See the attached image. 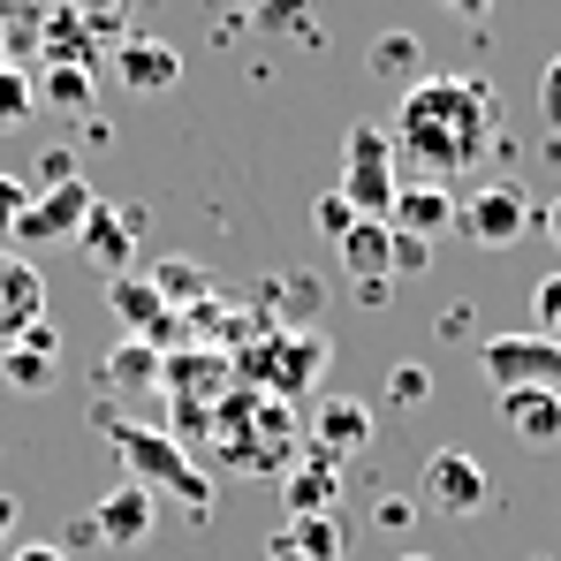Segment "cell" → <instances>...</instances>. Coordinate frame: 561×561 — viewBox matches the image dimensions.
Returning a JSON list of instances; mask_svg holds the SVG:
<instances>
[{
	"label": "cell",
	"instance_id": "1",
	"mask_svg": "<svg viewBox=\"0 0 561 561\" xmlns=\"http://www.w3.org/2000/svg\"><path fill=\"white\" fill-rule=\"evenodd\" d=\"M387 137H394V160H410L425 183H456L470 168H485V152L501 137V99H493L485 77L433 69V77H417L402 92Z\"/></svg>",
	"mask_w": 561,
	"mask_h": 561
},
{
	"label": "cell",
	"instance_id": "2",
	"mask_svg": "<svg viewBox=\"0 0 561 561\" xmlns=\"http://www.w3.org/2000/svg\"><path fill=\"white\" fill-rule=\"evenodd\" d=\"M99 433H106V448L122 456V470L160 501V493H175L190 516H213V485H205V470L190 463V448L175 433H160V425H137V417H99Z\"/></svg>",
	"mask_w": 561,
	"mask_h": 561
},
{
	"label": "cell",
	"instance_id": "3",
	"mask_svg": "<svg viewBox=\"0 0 561 561\" xmlns=\"http://www.w3.org/2000/svg\"><path fill=\"white\" fill-rule=\"evenodd\" d=\"M197 440H213L220 463H236V470H280L296 456V417H288V402H274V394L236 387V394L205 417Z\"/></svg>",
	"mask_w": 561,
	"mask_h": 561
},
{
	"label": "cell",
	"instance_id": "4",
	"mask_svg": "<svg viewBox=\"0 0 561 561\" xmlns=\"http://www.w3.org/2000/svg\"><path fill=\"white\" fill-rule=\"evenodd\" d=\"M160 387H168V402H175V425L197 440L205 417L236 394V365H228V350H175V357H160ZM183 433H175V440H183Z\"/></svg>",
	"mask_w": 561,
	"mask_h": 561
},
{
	"label": "cell",
	"instance_id": "5",
	"mask_svg": "<svg viewBox=\"0 0 561 561\" xmlns=\"http://www.w3.org/2000/svg\"><path fill=\"white\" fill-rule=\"evenodd\" d=\"M236 365V379H251L259 394H274V402H288V394H304L311 379L327 373V334H259L243 357H228Z\"/></svg>",
	"mask_w": 561,
	"mask_h": 561
},
{
	"label": "cell",
	"instance_id": "6",
	"mask_svg": "<svg viewBox=\"0 0 561 561\" xmlns=\"http://www.w3.org/2000/svg\"><path fill=\"white\" fill-rule=\"evenodd\" d=\"M394 190H402L394 183V137L379 122H350V137H342V197H350V213L387 220Z\"/></svg>",
	"mask_w": 561,
	"mask_h": 561
},
{
	"label": "cell",
	"instance_id": "7",
	"mask_svg": "<svg viewBox=\"0 0 561 561\" xmlns=\"http://www.w3.org/2000/svg\"><path fill=\"white\" fill-rule=\"evenodd\" d=\"M478 373H485V387L493 394H508V387H547V394H561V342H547V334H485L478 342Z\"/></svg>",
	"mask_w": 561,
	"mask_h": 561
},
{
	"label": "cell",
	"instance_id": "8",
	"mask_svg": "<svg viewBox=\"0 0 561 561\" xmlns=\"http://www.w3.org/2000/svg\"><path fill=\"white\" fill-rule=\"evenodd\" d=\"M92 205H99V190L84 183V175H69V183H54V190H31V205H23V220H15V236H8V251H31V243H77V228L92 220Z\"/></svg>",
	"mask_w": 561,
	"mask_h": 561
},
{
	"label": "cell",
	"instance_id": "9",
	"mask_svg": "<svg viewBox=\"0 0 561 561\" xmlns=\"http://www.w3.org/2000/svg\"><path fill=\"white\" fill-rule=\"evenodd\" d=\"M493 501V478L470 463L463 448H433L425 470H417V508H433V516H478Z\"/></svg>",
	"mask_w": 561,
	"mask_h": 561
},
{
	"label": "cell",
	"instance_id": "10",
	"mask_svg": "<svg viewBox=\"0 0 561 561\" xmlns=\"http://www.w3.org/2000/svg\"><path fill=\"white\" fill-rule=\"evenodd\" d=\"M539 213H531V197L516 183H493V190H470V205H456V228H463L478 251H508L524 228H531Z\"/></svg>",
	"mask_w": 561,
	"mask_h": 561
},
{
	"label": "cell",
	"instance_id": "11",
	"mask_svg": "<svg viewBox=\"0 0 561 561\" xmlns=\"http://www.w3.org/2000/svg\"><path fill=\"white\" fill-rule=\"evenodd\" d=\"M106 304H114V319H122V334H129V342L168 350V342L183 334V319L168 311V296H160L152 280H137V274H114V280H106Z\"/></svg>",
	"mask_w": 561,
	"mask_h": 561
},
{
	"label": "cell",
	"instance_id": "12",
	"mask_svg": "<svg viewBox=\"0 0 561 561\" xmlns=\"http://www.w3.org/2000/svg\"><path fill=\"white\" fill-rule=\"evenodd\" d=\"M38 319H46V274H38L23 251H8V243H0V350H8V342H23Z\"/></svg>",
	"mask_w": 561,
	"mask_h": 561
},
{
	"label": "cell",
	"instance_id": "13",
	"mask_svg": "<svg viewBox=\"0 0 561 561\" xmlns=\"http://www.w3.org/2000/svg\"><path fill=\"white\" fill-rule=\"evenodd\" d=\"M137 236H145V205H92V220L77 228L84 259H92L106 280L129 274V251H137Z\"/></svg>",
	"mask_w": 561,
	"mask_h": 561
},
{
	"label": "cell",
	"instance_id": "14",
	"mask_svg": "<svg viewBox=\"0 0 561 561\" xmlns=\"http://www.w3.org/2000/svg\"><path fill=\"white\" fill-rule=\"evenodd\" d=\"M334 251H342L350 280L365 288V304H387V288H394V228L387 220H350V236Z\"/></svg>",
	"mask_w": 561,
	"mask_h": 561
},
{
	"label": "cell",
	"instance_id": "15",
	"mask_svg": "<svg viewBox=\"0 0 561 561\" xmlns=\"http://www.w3.org/2000/svg\"><path fill=\"white\" fill-rule=\"evenodd\" d=\"M387 228L433 251L440 236H456V190H440V183H402V190H394V205H387Z\"/></svg>",
	"mask_w": 561,
	"mask_h": 561
},
{
	"label": "cell",
	"instance_id": "16",
	"mask_svg": "<svg viewBox=\"0 0 561 561\" xmlns=\"http://www.w3.org/2000/svg\"><path fill=\"white\" fill-rule=\"evenodd\" d=\"M0 379H8L15 394H54V379H61V327L38 319L23 342H8V350H0Z\"/></svg>",
	"mask_w": 561,
	"mask_h": 561
},
{
	"label": "cell",
	"instance_id": "17",
	"mask_svg": "<svg viewBox=\"0 0 561 561\" xmlns=\"http://www.w3.org/2000/svg\"><path fill=\"white\" fill-rule=\"evenodd\" d=\"M152 524H160V501L137 478H122L114 493H99V508H92V531L106 547H137V539H152Z\"/></svg>",
	"mask_w": 561,
	"mask_h": 561
},
{
	"label": "cell",
	"instance_id": "18",
	"mask_svg": "<svg viewBox=\"0 0 561 561\" xmlns=\"http://www.w3.org/2000/svg\"><path fill=\"white\" fill-rule=\"evenodd\" d=\"M365 448H373V410H365V402H350V394L319 402V417H311V456L350 463V456H365Z\"/></svg>",
	"mask_w": 561,
	"mask_h": 561
},
{
	"label": "cell",
	"instance_id": "19",
	"mask_svg": "<svg viewBox=\"0 0 561 561\" xmlns=\"http://www.w3.org/2000/svg\"><path fill=\"white\" fill-rule=\"evenodd\" d=\"M493 402H501V425L524 448H561V394H547V387H508Z\"/></svg>",
	"mask_w": 561,
	"mask_h": 561
},
{
	"label": "cell",
	"instance_id": "20",
	"mask_svg": "<svg viewBox=\"0 0 561 561\" xmlns=\"http://www.w3.org/2000/svg\"><path fill=\"white\" fill-rule=\"evenodd\" d=\"M114 77H122L129 92H175L183 54H175L168 38H122V46H114Z\"/></svg>",
	"mask_w": 561,
	"mask_h": 561
},
{
	"label": "cell",
	"instance_id": "21",
	"mask_svg": "<svg viewBox=\"0 0 561 561\" xmlns=\"http://www.w3.org/2000/svg\"><path fill=\"white\" fill-rule=\"evenodd\" d=\"M334 493H342V463H327V456H311L304 448V463L288 470V516H327L334 508Z\"/></svg>",
	"mask_w": 561,
	"mask_h": 561
},
{
	"label": "cell",
	"instance_id": "22",
	"mask_svg": "<svg viewBox=\"0 0 561 561\" xmlns=\"http://www.w3.org/2000/svg\"><path fill=\"white\" fill-rule=\"evenodd\" d=\"M236 15L266 38H319V0H236Z\"/></svg>",
	"mask_w": 561,
	"mask_h": 561
},
{
	"label": "cell",
	"instance_id": "23",
	"mask_svg": "<svg viewBox=\"0 0 561 561\" xmlns=\"http://www.w3.org/2000/svg\"><path fill=\"white\" fill-rule=\"evenodd\" d=\"M280 531L296 539V554H304V561H342V554H350V524H342L334 508H327V516H288Z\"/></svg>",
	"mask_w": 561,
	"mask_h": 561
},
{
	"label": "cell",
	"instance_id": "24",
	"mask_svg": "<svg viewBox=\"0 0 561 561\" xmlns=\"http://www.w3.org/2000/svg\"><path fill=\"white\" fill-rule=\"evenodd\" d=\"M106 387H129V394L160 387V350L152 342H114L106 350Z\"/></svg>",
	"mask_w": 561,
	"mask_h": 561
},
{
	"label": "cell",
	"instance_id": "25",
	"mask_svg": "<svg viewBox=\"0 0 561 561\" xmlns=\"http://www.w3.org/2000/svg\"><path fill=\"white\" fill-rule=\"evenodd\" d=\"M38 114V77L23 61H0V129H23Z\"/></svg>",
	"mask_w": 561,
	"mask_h": 561
},
{
	"label": "cell",
	"instance_id": "26",
	"mask_svg": "<svg viewBox=\"0 0 561 561\" xmlns=\"http://www.w3.org/2000/svg\"><path fill=\"white\" fill-rule=\"evenodd\" d=\"M99 92V69H46L38 77V99H54V106H69V114H84Z\"/></svg>",
	"mask_w": 561,
	"mask_h": 561
},
{
	"label": "cell",
	"instance_id": "27",
	"mask_svg": "<svg viewBox=\"0 0 561 561\" xmlns=\"http://www.w3.org/2000/svg\"><path fill=\"white\" fill-rule=\"evenodd\" d=\"M373 69H379V77H410V69H425L417 31H387V38H373Z\"/></svg>",
	"mask_w": 561,
	"mask_h": 561
},
{
	"label": "cell",
	"instance_id": "28",
	"mask_svg": "<svg viewBox=\"0 0 561 561\" xmlns=\"http://www.w3.org/2000/svg\"><path fill=\"white\" fill-rule=\"evenodd\" d=\"M531 334L561 342V266H554V274H539V280H531Z\"/></svg>",
	"mask_w": 561,
	"mask_h": 561
},
{
	"label": "cell",
	"instance_id": "29",
	"mask_svg": "<svg viewBox=\"0 0 561 561\" xmlns=\"http://www.w3.org/2000/svg\"><path fill=\"white\" fill-rule=\"evenodd\" d=\"M425 394H433V373H425V365H394V373H387V402H394V410H417Z\"/></svg>",
	"mask_w": 561,
	"mask_h": 561
},
{
	"label": "cell",
	"instance_id": "30",
	"mask_svg": "<svg viewBox=\"0 0 561 561\" xmlns=\"http://www.w3.org/2000/svg\"><path fill=\"white\" fill-rule=\"evenodd\" d=\"M152 288H160L168 304H190V296H205V274H197V266H175V259H168V266L152 274Z\"/></svg>",
	"mask_w": 561,
	"mask_h": 561
},
{
	"label": "cell",
	"instance_id": "31",
	"mask_svg": "<svg viewBox=\"0 0 561 561\" xmlns=\"http://www.w3.org/2000/svg\"><path fill=\"white\" fill-rule=\"evenodd\" d=\"M350 220H357V213H350V197H342V190H327V197L311 205V228H319V236H334V243L350 236Z\"/></svg>",
	"mask_w": 561,
	"mask_h": 561
},
{
	"label": "cell",
	"instance_id": "32",
	"mask_svg": "<svg viewBox=\"0 0 561 561\" xmlns=\"http://www.w3.org/2000/svg\"><path fill=\"white\" fill-rule=\"evenodd\" d=\"M539 122H547V137L561 145V54L539 69Z\"/></svg>",
	"mask_w": 561,
	"mask_h": 561
},
{
	"label": "cell",
	"instance_id": "33",
	"mask_svg": "<svg viewBox=\"0 0 561 561\" xmlns=\"http://www.w3.org/2000/svg\"><path fill=\"white\" fill-rule=\"evenodd\" d=\"M23 205H31V183H23V175H0V243L15 236V220H23Z\"/></svg>",
	"mask_w": 561,
	"mask_h": 561
},
{
	"label": "cell",
	"instance_id": "34",
	"mask_svg": "<svg viewBox=\"0 0 561 561\" xmlns=\"http://www.w3.org/2000/svg\"><path fill=\"white\" fill-rule=\"evenodd\" d=\"M425 266H433V251H425V243H410V236H394V280H417Z\"/></svg>",
	"mask_w": 561,
	"mask_h": 561
},
{
	"label": "cell",
	"instance_id": "35",
	"mask_svg": "<svg viewBox=\"0 0 561 561\" xmlns=\"http://www.w3.org/2000/svg\"><path fill=\"white\" fill-rule=\"evenodd\" d=\"M69 175H77V152H69V145H54V152L38 160V183L54 190V183H69Z\"/></svg>",
	"mask_w": 561,
	"mask_h": 561
},
{
	"label": "cell",
	"instance_id": "36",
	"mask_svg": "<svg viewBox=\"0 0 561 561\" xmlns=\"http://www.w3.org/2000/svg\"><path fill=\"white\" fill-rule=\"evenodd\" d=\"M410 516H417V501H379V508H373L379 531H410Z\"/></svg>",
	"mask_w": 561,
	"mask_h": 561
},
{
	"label": "cell",
	"instance_id": "37",
	"mask_svg": "<svg viewBox=\"0 0 561 561\" xmlns=\"http://www.w3.org/2000/svg\"><path fill=\"white\" fill-rule=\"evenodd\" d=\"M8 561H69L54 539H23V547H8Z\"/></svg>",
	"mask_w": 561,
	"mask_h": 561
},
{
	"label": "cell",
	"instance_id": "38",
	"mask_svg": "<svg viewBox=\"0 0 561 561\" xmlns=\"http://www.w3.org/2000/svg\"><path fill=\"white\" fill-rule=\"evenodd\" d=\"M15 524H23V501H15V493H0V547L15 539Z\"/></svg>",
	"mask_w": 561,
	"mask_h": 561
},
{
	"label": "cell",
	"instance_id": "39",
	"mask_svg": "<svg viewBox=\"0 0 561 561\" xmlns=\"http://www.w3.org/2000/svg\"><path fill=\"white\" fill-rule=\"evenodd\" d=\"M0 61H15V8L0 0Z\"/></svg>",
	"mask_w": 561,
	"mask_h": 561
},
{
	"label": "cell",
	"instance_id": "40",
	"mask_svg": "<svg viewBox=\"0 0 561 561\" xmlns=\"http://www.w3.org/2000/svg\"><path fill=\"white\" fill-rule=\"evenodd\" d=\"M539 228H547V243H554V251H561V190H554V205L539 213Z\"/></svg>",
	"mask_w": 561,
	"mask_h": 561
},
{
	"label": "cell",
	"instance_id": "41",
	"mask_svg": "<svg viewBox=\"0 0 561 561\" xmlns=\"http://www.w3.org/2000/svg\"><path fill=\"white\" fill-rule=\"evenodd\" d=\"M266 561H304V554H296V539H288V531H274V539H266Z\"/></svg>",
	"mask_w": 561,
	"mask_h": 561
},
{
	"label": "cell",
	"instance_id": "42",
	"mask_svg": "<svg viewBox=\"0 0 561 561\" xmlns=\"http://www.w3.org/2000/svg\"><path fill=\"white\" fill-rule=\"evenodd\" d=\"M440 8H456L463 23H485V8H493V0H440Z\"/></svg>",
	"mask_w": 561,
	"mask_h": 561
},
{
	"label": "cell",
	"instance_id": "43",
	"mask_svg": "<svg viewBox=\"0 0 561 561\" xmlns=\"http://www.w3.org/2000/svg\"><path fill=\"white\" fill-rule=\"evenodd\" d=\"M402 561H425V554H402Z\"/></svg>",
	"mask_w": 561,
	"mask_h": 561
},
{
	"label": "cell",
	"instance_id": "44",
	"mask_svg": "<svg viewBox=\"0 0 561 561\" xmlns=\"http://www.w3.org/2000/svg\"><path fill=\"white\" fill-rule=\"evenodd\" d=\"M31 8H46V0H31Z\"/></svg>",
	"mask_w": 561,
	"mask_h": 561
}]
</instances>
